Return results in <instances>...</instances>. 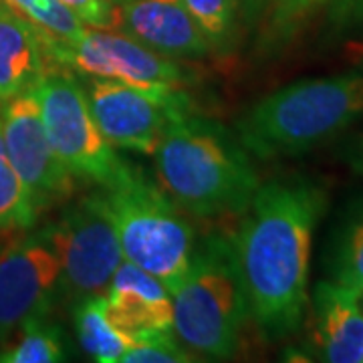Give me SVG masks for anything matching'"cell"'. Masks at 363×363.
Instances as JSON below:
<instances>
[{
    "instance_id": "ffe728a7",
    "label": "cell",
    "mask_w": 363,
    "mask_h": 363,
    "mask_svg": "<svg viewBox=\"0 0 363 363\" xmlns=\"http://www.w3.org/2000/svg\"><path fill=\"white\" fill-rule=\"evenodd\" d=\"M39 210L9 160H0V230L35 226Z\"/></svg>"
},
{
    "instance_id": "44dd1931",
    "label": "cell",
    "mask_w": 363,
    "mask_h": 363,
    "mask_svg": "<svg viewBox=\"0 0 363 363\" xmlns=\"http://www.w3.org/2000/svg\"><path fill=\"white\" fill-rule=\"evenodd\" d=\"M236 2L238 0H182L212 51H228L233 47Z\"/></svg>"
},
{
    "instance_id": "30bf717a",
    "label": "cell",
    "mask_w": 363,
    "mask_h": 363,
    "mask_svg": "<svg viewBox=\"0 0 363 363\" xmlns=\"http://www.w3.org/2000/svg\"><path fill=\"white\" fill-rule=\"evenodd\" d=\"M63 291V269L47 233L18 238L0 250V341L45 319Z\"/></svg>"
},
{
    "instance_id": "9a60e30c",
    "label": "cell",
    "mask_w": 363,
    "mask_h": 363,
    "mask_svg": "<svg viewBox=\"0 0 363 363\" xmlns=\"http://www.w3.org/2000/svg\"><path fill=\"white\" fill-rule=\"evenodd\" d=\"M45 57L37 26L0 4V105L39 85Z\"/></svg>"
},
{
    "instance_id": "d6986e66",
    "label": "cell",
    "mask_w": 363,
    "mask_h": 363,
    "mask_svg": "<svg viewBox=\"0 0 363 363\" xmlns=\"http://www.w3.org/2000/svg\"><path fill=\"white\" fill-rule=\"evenodd\" d=\"M6 9L37 26L40 37L69 40L75 39L85 25L59 0H0Z\"/></svg>"
},
{
    "instance_id": "5b68a950",
    "label": "cell",
    "mask_w": 363,
    "mask_h": 363,
    "mask_svg": "<svg viewBox=\"0 0 363 363\" xmlns=\"http://www.w3.org/2000/svg\"><path fill=\"white\" fill-rule=\"evenodd\" d=\"M104 190L123 259L156 277L174 293L186 277L196 247L194 228L142 169L123 166Z\"/></svg>"
},
{
    "instance_id": "4dcf8cb0",
    "label": "cell",
    "mask_w": 363,
    "mask_h": 363,
    "mask_svg": "<svg viewBox=\"0 0 363 363\" xmlns=\"http://www.w3.org/2000/svg\"><path fill=\"white\" fill-rule=\"evenodd\" d=\"M362 303H363V297H362Z\"/></svg>"
},
{
    "instance_id": "603a6c76",
    "label": "cell",
    "mask_w": 363,
    "mask_h": 363,
    "mask_svg": "<svg viewBox=\"0 0 363 363\" xmlns=\"http://www.w3.org/2000/svg\"><path fill=\"white\" fill-rule=\"evenodd\" d=\"M194 362L190 353L182 347L174 331L156 333L150 337L135 341L130 350L123 353L119 363H184Z\"/></svg>"
},
{
    "instance_id": "ba28073f",
    "label": "cell",
    "mask_w": 363,
    "mask_h": 363,
    "mask_svg": "<svg viewBox=\"0 0 363 363\" xmlns=\"http://www.w3.org/2000/svg\"><path fill=\"white\" fill-rule=\"evenodd\" d=\"M40 43L51 61L73 67L85 77L113 79L138 87H178L184 81L176 59L152 51L119 30L85 26L75 39L40 37Z\"/></svg>"
},
{
    "instance_id": "3957f363",
    "label": "cell",
    "mask_w": 363,
    "mask_h": 363,
    "mask_svg": "<svg viewBox=\"0 0 363 363\" xmlns=\"http://www.w3.org/2000/svg\"><path fill=\"white\" fill-rule=\"evenodd\" d=\"M363 117V73L303 79L255 104L236 138L259 160L295 157L333 140Z\"/></svg>"
},
{
    "instance_id": "5bb4252c",
    "label": "cell",
    "mask_w": 363,
    "mask_h": 363,
    "mask_svg": "<svg viewBox=\"0 0 363 363\" xmlns=\"http://www.w3.org/2000/svg\"><path fill=\"white\" fill-rule=\"evenodd\" d=\"M105 313L117 331L133 343L143 337L174 331V298L166 286L123 260L107 286Z\"/></svg>"
},
{
    "instance_id": "7a4b0ae2",
    "label": "cell",
    "mask_w": 363,
    "mask_h": 363,
    "mask_svg": "<svg viewBox=\"0 0 363 363\" xmlns=\"http://www.w3.org/2000/svg\"><path fill=\"white\" fill-rule=\"evenodd\" d=\"M154 156L162 188L196 218L245 214L260 186L238 138L190 109L169 117Z\"/></svg>"
},
{
    "instance_id": "4316f807",
    "label": "cell",
    "mask_w": 363,
    "mask_h": 363,
    "mask_svg": "<svg viewBox=\"0 0 363 363\" xmlns=\"http://www.w3.org/2000/svg\"><path fill=\"white\" fill-rule=\"evenodd\" d=\"M238 2L245 4V9H247L248 14H257V0H238Z\"/></svg>"
},
{
    "instance_id": "484cf974",
    "label": "cell",
    "mask_w": 363,
    "mask_h": 363,
    "mask_svg": "<svg viewBox=\"0 0 363 363\" xmlns=\"http://www.w3.org/2000/svg\"><path fill=\"white\" fill-rule=\"evenodd\" d=\"M347 162L355 174L363 176V133H359L347 147Z\"/></svg>"
},
{
    "instance_id": "6da1fadb",
    "label": "cell",
    "mask_w": 363,
    "mask_h": 363,
    "mask_svg": "<svg viewBox=\"0 0 363 363\" xmlns=\"http://www.w3.org/2000/svg\"><path fill=\"white\" fill-rule=\"evenodd\" d=\"M327 208L309 178L260 184L234 234L248 319L269 341L295 335L309 307L313 233Z\"/></svg>"
},
{
    "instance_id": "e0dca14e",
    "label": "cell",
    "mask_w": 363,
    "mask_h": 363,
    "mask_svg": "<svg viewBox=\"0 0 363 363\" xmlns=\"http://www.w3.org/2000/svg\"><path fill=\"white\" fill-rule=\"evenodd\" d=\"M327 6V0H271V13L259 49L277 52L286 49Z\"/></svg>"
},
{
    "instance_id": "9c48e42d",
    "label": "cell",
    "mask_w": 363,
    "mask_h": 363,
    "mask_svg": "<svg viewBox=\"0 0 363 363\" xmlns=\"http://www.w3.org/2000/svg\"><path fill=\"white\" fill-rule=\"evenodd\" d=\"M85 93L107 142L147 156H154L169 117L188 109V97L178 87H138L89 77Z\"/></svg>"
},
{
    "instance_id": "4fadbf2b",
    "label": "cell",
    "mask_w": 363,
    "mask_h": 363,
    "mask_svg": "<svg viewBox=\"0 0 363 363\" xmlns=\"http://www.w3.org/2000/svg\"><path fill=\"white\" fill-rule=\"evenodd\" d=\"M309 347L315 359L362 363L363 303L335 281H321L309 295ZM305 315V317H307Z\"/></svg>"
},
{
    "instance_id": "f1b7e54d",
    "label": "cell",
    "mask_w": 363,
    "mask_h": 363,
    "mask_svg": "<svg viewBox=\"0 0 363 363\" xmlns=\"http://www.w3.org/2000/svg\"><path fill=\"white\" fill-rule=\"evenodd\" d=\"M264 2H267V0H257V13H259L260 9L264 6Z\"/></svg>"
},
{
    "instance_id": "8fae6325",
    "label": "cell",
    "mask_w": 363,
    "mask_h": 363,
    "mask_svg": "<svg viewBox=\"0 0 363 363\" xmlns=\"http://www.w3.org/2000/svg\"><path fill=\"white\" fill-rule=\"evenodd\" d=\"M6 160L26 186L37 210L55 206L75 190V178L55 154L47 138L35 91L0 105Z\"/></svg>"
},
{
    "instance_id": "8992f818",
    "label": "cell",
    "mask_w": 363,
    "mask_h": 363,
    "mask_svg": "<svg viewBox=\"0 0 363 363\" xmlns=\"http://www.w3.org/2000/svg\"><path fill=\"white\" fill-rule=\"evenodd\" d=\"M47 138L73 178L105 188L125 166L91 113L85 87L67 71L47 69L35 87Z\"/></svg>"
},
{
    "instance_id": "d4e9b609",
    "label": "cell",
    "mask_w": 363,
    "mask_h": 363,
    "mask_svg": "<svg viewBox=\"0 0 363 363\" xmlns=\"http://www.w3.org/2000/svg\"><path fill=\"white\" fill-rule=\"evenodd\" d=\"M327 16L335 33L363 28V0H327Z\"/></svg>"
},
{
    "instance_id": "277c9868",
    "label": "cell",
    "mask_w": 363,
    "mask_h": 363,
    "mask_svg": "<svg viewBox=\"0 0 363 363\" xmlns=\"http://www.w3.org/2000/svg\"><path fill=\"white\" fill-rule=\"evenodd\" d=\"M172 298L174 333L182 343L208 359L233 357L248 319L233 236L210 234L196 242L186 277Z\"/></svg>"
},
{
    "instance_id": "7402d4cb",
    "label": "cell",
    "mask_w": 363,
    "mask_h": 363,
    "mask_svg": "<svg viewBox=\"0 0 363 363\" xmlns=\"http://www.w3.org/2000/svg\"><path fill=\"white\" fill-rule=\"evenodd\" d=\"M333 281L363 297V214L351 222L333 257Z\"/></svg>"
},
{
    "instance_id": "83f0119b",
    "label": "cell",
    "mask_w": 363,
    "mask_h": 363,
    "mask_svg": "<svg viewBox=\"0 0 363 363\" xmlns=\"http://www.w3.org/2000/svg\"><path fill=\"white\" fill-rule=\"evenodd\" d=\"M0 160H6V150H4V133H2V116H0Z\"/></svg>"
},
{
    "instance_id": "ac0fdd59",
    "label": "cell",
    "mask_w": 363,
    "mask_h": 363,
    "mask_svg": "<svg viewBox=\"0 0 363 363\" xmlns=\"http://www.w3.org/2000/svg\"><path fill=\"white\" fill-rule=\"evenodd\" d=\"M21 337L13 345L0 350L2 363H55L65 362L63 335L45 319L28 321L21 329Z\"/></svg>"
},
{
    "instance_id": "cb8c5ba5",
    "label": "cell",
    "mask_w": 363,
    "mask_h": 363,
    "mask_svg": "<svg viewBox=\"0 0 363 363\" xmlns=\"http://www.w3.org/2000/svg\"><path fill=\"white\" fill-rule=\"evenodd\" d=\"M89 28L117 30L119 6L113 0H59Z\"/></svg>"
},
{
    "instance_id": "f546056e",
    "label": "cell",
    "mask_w": 363,
    "mask_h": 363,
    "mask_svg": "<svg viewBox=\"0 0 363 363\" xmlns=\"http://www.w3.org/2000/svg\"><path fill=\"white\" fill-rule=\"evenodd\" d=\"M362 363H363V355H362Z\"/></svg>"
},
{
    "instance_id": "7c38bea8",
    "label": "cell",
    "mask_w": 363,
    "mask_h": 363,
    "mask_svg": "<svg viewBox=\"0 0 363 363\" xmlns=\"http://www.w3.org/2000/svg\"><path fill=\"white\" fill-rule=\"evenodd\" d=\"M117 30L169 59H202L212 47L182 0H125Z\"/></svg>"
},
{
    "instance_id": "52a82bcc",
    "label": "cell",
    "mask_w": 363,
    "mask_h": 363,
    "mask_svg": "<svg viewBox=\"0 0 363 363\" xmlns=\"http://www.w3.org/2000/svg\"><path fill=\"white\" fill-rule=\"evenodd\" d=\"M45 233L61 260L63 291L75 301L105 295L125 259L104 192L83 196Z\"/></svg>"
},
{
    "instance_id": "2e32d148",
    "label": "cell",
    "mask_w": 363,
    "mask_h": 363,
    "mask_svg": "<svg viewBox=\"0 0 363 363\" xmlns=\"http://www.w3.org/2000/svg\"><path fill=\"white\" fill-rule=\"evenodd\" d=\"M75 329L83 351L99 363H119L123 353L133 345V341L109 321L104 295L77 301Z\"/></svg>"
}]
</instances>
